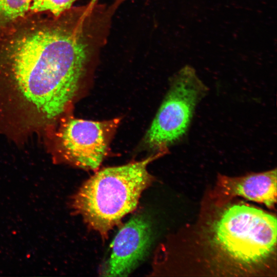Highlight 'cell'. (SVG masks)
Returning a JSON list of instances; mask_svg holds the SVG:
<instances>
[{
	"instance_id": "1",
	"label": "cell",
	"mask_w": 277,
	"mask_h": 277,
	"mask_svg": "<svg viewBox=\"0 0 277 277\" xmlns=\"http://www.w3.org/2000/svg\"><path fill=\"white\" fill-rule=\"evenodd\" d=\"M103 6L60 15L29 13L0 38V133L15 142L48 133L66 115L106 43Z\"/></svg>"
},
{
	"instance_id": "2",
	"label": "cell",
	"mask_w": 277,
	"mask_h": 277,
	"mask_svg": "<svg viewBox=\"0 0 277 277\" xmlns=\"http://www.w3.org/2000/svg\"><path fill=\"white\" fill-rule=\"evenodd\" d=\"M163 156L154 153L137 162L97 171L72 196V212L106 238L122 218L134 210L153 181L148 165Z\"/></svg>"
},
{
	"instance_id": "3",
	"label": "cell",
	"mask_w": 277,
	"mask_h": 277,
	"mask_svg": "<svg viewBox=\"0 0 277 277\" xmlns=\"http://www.w3.org/2000/svg\"><path fill=\"white\" fill-rule=\"evenodd\" d=\"M276 219L262 210L245 205L226 209L213 228L215 246L240 265L261 264L273 253Z\"/></svg>"
},
{
	"instance_id": "4",
	"label": "cell",
	"mask_w": 277,
	"mask_h": 277,
	"mask_svg": "<svg viewBox=\"0 0 277 277\" xmlns=\"http://www.w3.org/2000/svg\"><path fill=\"white\" fill-rule=\"evenodd\" d=\"M208 88L195 70L186 65L171 81L170 88L143 139L155 153H167L169 147L186 134L195 108Z\"/></svg>"
},
{
	"instance_id": "5",
	"label": "cell",
	"mask_w": 277,
	"mask_h": 277,
	"mask_svg": "<svg viewBox=\"0 0 277 277\" xmlns=\"http://www.w3.org/2000/svg\"><path fill=\"white\" fill-rule=\"evenodd\" d=\"M120 118L94 121L65 116L46 135L55 162L97 170L109 150Z\"/></svg>"
},
{
	"instance_id": "6",
	"label": "cell",
	"mask_w": 277,
	"mask_h": 277,
	"mask_svg": "<svg viewBox=\"0 0 277 277\" xmlns=\"http://www.w3.org/2000/svg\"><path fill=\"white\" fill-rule=\"evenodd\" d=\"M152 239L151 224L148 217L143 214L132 217L114 237L102 275H129L147 256Z\"/></svg>"
},
{
	"instance_id": "7",
	"label": "cell",
	"mask_w": 277,
	"mask_h": 277,
	"mask_svg": "<svg viewBox=\"0 0 277 277\" xmlns=\"http://www.w3.org/2000/svg\"><path fill=\"white\" fill-rule=\"evenodd\" d=\"M214 196L220 203L241 196L273 209L276 203V170L238 177L220 175Z\"/></svg>"
},
{
	"instance_id": "8",
	"label": "cell",
	"mask_w": 277,
	"mask_h": 277,
	"mask_svg": "<svg viewBox=\"0 0 277 277\" xmlns=\"http://www.w3.org/2000/svg\"><path fill=\"white\" fill-rule=\"evenodd\" d=\"M30 0H0V38L29 12Z\"/></svg>"
},
{
	"instance_id": "9",
	"label": "cell",
	"mask_w": 277,
	"mask_h": 277,
	"mask_svg": "<svg viewBox=\"0 0 277 277\" xmlns=\"http://www.w3.org/2000/svg\"><path fill=\"white\" fill-rule=\"evenodd\" d=\"M76 0H30L29 12H45L57 16L72 7Z\"/></svg>"
},
{
	"instance_id": "10",
	"label": "cell",
	"mask_w": 277,
	"mask_h": 277,
	"mask_svg": "<svg viewBox=\"0 0 277 277\" xmlns=\"http://www.w3.org/2000/svg\"><path fill=\"white\" fill-rule=\"evenodd\" d=\"M98 0H90L88 4L90 6H93L97 3Z\"/></svg>"
}]
</instances>
